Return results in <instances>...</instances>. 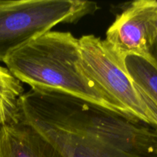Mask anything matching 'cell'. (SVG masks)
Returning <instances> with one entry per match:
<instances>
[{"instance_id":"1","label":"cell","mask_w":157,"mask_h":157,"mask_svg":"<svg viewBox=\"0 0 157 157\" xmlns=\"http://www.w3.org/2000/svg\"><path fill=\"white\" fill-rule=\"evenodd\" d=\"M20 118L78 133L142 157H157V129L57 90L31 88L19 101Z\"/></svg>"},{"instance_id":"2","label":"cell","mask_w":157,"mask_h":157,"mask_svg":"<svg viewBox=\"0 0 157 157\" xmlns=\"http://www.w3.org/2000/svg\"><path fill=\"white\" fill-rule=\"evenodd\" d=\"M3 62L32 88L62 92L131 117L84 73L79 39L70 32L49 31L12 52Z\"/></svg>"},{"instance_id":"3","label":"cell","mask_w":157,"mask_h":157,"mask_svg":"<svg viewBox=\"0 0 157 157\" xmlns=\"http://www.w3.org/2000/svg\"><path fill=\"white\" fill-rule=\"evenodd\" d=\"M96 3L81 0H0V61L60 23L92 13Z\"/></svg>"},{"instance_id":"4","label":"cell","mask_w":157,"mask_h":157,"mask_svg":"<svg viewBox=\"0 0 157 157\" xmlns=\"http://www.w3.org/2000/svg\"><path fill=\"white\" fill-rule=\"evenodd\" d=\"M79 42L87 76L129 116L157 129V107L133 82L124 58L105 40L93 35H84Z\"/></svg>"},{"instance_id":"5","label":"cell","mask_w":157,"mask_h":157,"mask_svg":"<svg viewBox=\"0 0 157 157\" xmlns=\"http://www.w3.org/2000/svg\"><path fill=\"white\" fill-rule=\"evenodd\" d=\"M157 38V1L139 0L132 2L107 29L105 41L124 58L137 55L150 58Z\"/></svg>"},{"instance_id":"6","label":"cell","mask_w":157,"mask_h":157,"mask_svg":"<svg viewBox=\"0 0 157 157\" xmlns=\"http://www.w3.org/2000/svg\"><path fill=\"white\" fill-rule=\"evenodd\" d=\"M0 157H64L30 124L19 119L0 127Z\"/></svg>"},{"instance_id":"7","label":"cell","mask_w":157,"mask_h":157,"mask_svg":"<svg viewBox=\"0 0 157 157\" xmlns=\"http://www.w3.org/2000/svg\"><path fill=\"white\" fill-rule=\"evenodd\" d=\"M24 121L42 135L64 157H142L106 147L78 133L61 130L44 123Z\"/></svg>"},{"instance_id":"8","label":"cell","mask_w":157,"mask_h":157,"mask_svg":"<svg viewBox=\"0 0 157 157\" xmlns=\"http://www.w3.org/2000/svg\"><path fill=\"white\" fill-rule=\"evenodd\" d=\"M24 93L21 81L0 66V127L20 119L19 101Z\"/></svg>"},{"instance_id":"9","label":"cell","mask_w":157,"mask_h":157,"mask_svg":"<svg viewBox=\"0 0 157 157\" xmlns=\"http://www.w3.org/2000/svg\"><path fill=\"white\" fill-rule=\"evenodd\" d=\"M124 65L140 91L157 107V66L153 60L137 55H127Z\"/></svg>"},{"instance_id":"10","label":"cell","mask_w":157,"mask_h":157,"mask_svg":"<svg viewBox=\"0 0 157 157\" xmlns=\"http://www.w3.org/2000/svg\"><path fill=\"white\" fill-rule=\"evenodd\" d=\"M150 57H151V59L153 60V62L157 66V38L155 42L153 43V45L151 48V50H150Z\"/></svg>"}]
</instances>
